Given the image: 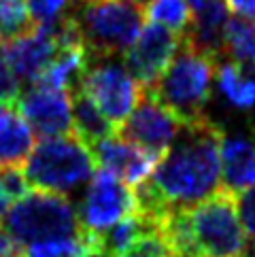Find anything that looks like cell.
<instances>
[{
	"label": "cell",
	"mask_w": 255,
	"mask_h": 257,
	"mask_svg": "<svg viewBox=\"0 0 255 257\" xmlns=\"http://www.w3.org/2000/svg\"><path fill=\"white\" fill-rule=\"evenodd\" d=\"M92 155L96 168L111 172L113 177L123 181L132 189H136L141 183L147 181L153 174V170L158 168V164L162 162V158L123 141L119 134H113L94 145Z\"/></svg>",
	"instance_id": "7c38bea8"
},
{
	"label": "cell",
	"mask_w": 255,
	"mask_h": 257,
	"mask_svg": "<svg viewBox=\"0 0 255 257\" xmlns=\"http://www.w3.org/2000/svg\"><path fill=\"white\" fill-rule=\"evenodd\" d=\"M5 229L20 244H36L56 238L79 236V217L66 196L30 191L9 208Z\"/></svg>",
	"instance_id": "8992f818"
},
{
	"label": "cell",
	"mask_w": 255,
	"mask_h": 257,
	"mask_svg": "<svg viewBox=\"0 0 255 257\" xmlns=\"http://www.w3.org/2000/svg\"><path fill=\"white\" fill-rule=\"evenodd\" d=\"M223 132L211 119L185 123L151 177L136 187V210L158 227L170 213L196 206L219 189Z\"/></svg>",
	"instance_id": "6da1fadb"
},
{
	"label": "cell",
	"mask_w": 255,
	"mask_h": 257,
	"mask_svg": "<svg viewBox=\"0 0 255 257\" xmlns=\"http://www.w3.org/2000/svg\"><path fill=\"white\" fill-rule=\"evenodd\" d=\"M145 15L149 17V22L160 24L181 36H185L189 30L191 15L187 0H151L145 7Z\"/></svg>",
	"instance_id": "7402d4cb"
},
{
	"label": "cell",
	"mask_w": 255,
	"mask_h": 257,
	"mask_svg": "<svg viewBox=\"0 0 255 257\" xmlns=\"http://www.w3.org/2000/svg\"><path fill=\"white\" fill-rule=\"evenodd\" d=\"M22 170L34 191L64 196L94 177L96 162L92 149L72 132L41 139Z\"/></svg>",
	"instance_id": "7a4b0ae2"
},
{
	"label": "cell",
	"mask_w": 255,
	"mask_h": 257,
	"mask_svg": "<svg viewBox=\"0 0 255 257\" xmlns=\"http://www.w3.org/2000/svg\"><path fill=\"white\" fill-rule=\"evenodd\" d=\"M189 5V30L187 43L194 49L219 60L223 53V30L227 24L225 0H187Z\"/></svg>",
	"instance_id": "5bb4252c"
},
{
	"label": "cell",
	"mask_w": 255,
	"mask_h": 257,
	"mask_svg": "<svg viewBox=\"0 0 255 257\" xmlns=\"http://www.w3.org/2000/svg\"><path fill=\"white\" fill-rule=\"evenodd\" d=\"M77 87L102 111L117 130L143 98V87L128 75L121 64L115 62H98L94 66L89 64Z\"/></svg>",
	"instance_id": "52a82bcc"
},
{
	"label": "cell",
	"mask_w": 255,
	"mask_h": 257,
	"mask_svg": "<svg viewBox=\"0 0 255 257\" xmlns=\"http://www.w3.org/2000/svg\"><path fill=\"white\" fill-rule=\"evenodd\" d=\"M153 229H158V225L136 210V213L123 217L121 221H117L113 227L104 229L102 234H98V242H100V249L106 255L123 257L128 253V249H130L141 236H145L147 232H153Z\"/></svg>",
	"instance_id": "d6986e66"
},
{
	"label": "cell",
	"mask_w": 255,
	"mask_h": 257,
	"mask_svg": "<svg viewBox=\"0 0 255 257\" xmlns=\"http://www.w3.org/2000/svg\"><path fill=\"white\" fill-rule=\"evenodd\" d=\"M36 30L26 0H0V45Z\"/></svg>",
	"instance_id": "44dd1931"
},
{
	"label": "cell",
	"mask_w": 255,
	"mask_h": 257,
	"mask_svg": "<svg viewBox=\"0 0 255 257\" xmlns=\"http://www.w3.org/2000/svg\"><path fill=\"white\" fill-rule=\"evenodd\" d=\"M0 185L5 187L11 200H22L26 194H30V185L24 177L22 168H0Z\"/></svg>",
	"instance_id": "484cf974"
},
{
	"label": "cell",
	"mask_w": 255,
	"mask_h": 257,
	"mask_svg": "<svg viewBox=\"0 0 255 257\" xmlns=\"http://www.w3.org/2000/svg\"><path fill=\"white\" fill-rule=\"evenodd\" d=\"M217 81H219L221 94L230 104L238 108L255 106V64H221Z\"/></svg>",
	"instance_id": "ac0fdd59"
},
{
	"label": "cell",
	"mask_w": 255,
	"mask_h": 257,
	"mask_svg": "<svg viewBox=\"0 0 255 257\" xmlns=\"http://www.w3.org/2000/svg\"><path fill=\"white\" fill-rule=\"evenodd\" d=\"M183 125L185 123L175 113L168 111L149 89L143 87V98L139 106L128 115V119L119 125L117 134L123 141L164 160V155L175 145Z\"/></svg>",
	"instance_id": "ba28073f"
},
{
	"label": "cell",
	"mask_w": 255,
	"mask_h": 257,
	"mask_svg": "<svg viewBox=\"0 0 255 257\" xmlns=\"http://www.w3.org/2000/svg\"><path fill=\"white\" fill-rule=\"evenodd\" d=\"M219 60L194 49L183 36L181 49L166 72L149 89L160 102L175 113L183 123L204 117V106L211 98V83Z\"/></svg>",
	"instance_id": "3957f363"
},
{
	"label": "cell",
	"mask_w": 255,
	"mask_h": 257,
	"mask_svg": "<svg viewBox=\"0 0 255 257\" xmlns=\"http://www.w3.org/2000/svg\"><path fill=\"white\" fill-rule=\"evenodd\" d=\"M51 28H36L34 32L22 36V39L3 45L5 58L11 64L17 79L34 83L43 75V70L51 64V60L56 58L58 45Z\"/></svg>",
	"instance_id": "4fadbf2b"
},
{
	"label": "cell",
	"mask_w": 255,
	"mask_h": 257,
	"mask_svg": "<svg viewBox=\"0 0 255 257\" xmlns=\"http://www.w3.org/2000/svg\"><path fill=\"white\" fill-rule=\"evenodd\" d=\"M255 185V145L247 139H227L221 143V183L230 194H240Z\"/></svg>",
	"instance_id": "9a60e30c"
},
{
	"label": "cell",
	"mask_w": 255,
	"mask_h": 257,
	"mask_svg": "<svg viewBox=\"0 0 255 257\" xmlns=\"http://www.w3.org/2000/svg\"><path fill=\"white\" fill-rule=\"evenodd\" d=\"M24 257H39V255H32V253H28V251H26V255Z\"/></svg>",
	"instance_id": "4dcf8cb0"
},
{
	"label": "cell",
	"mask_w": 255,
	"mask_h": 257,
	"mask_svg": "<svg viewBox=\"0 0 255 257\" xmlns=\"http://www.w3.org/2000/svg\"><path fill=\"white\" fill-rule=\"evenodd\" d=\"M123 257H175V255H172L168 242L164 240V236L160 234V229H153V232L141 236Z\"/></svg>",
	"instance_id": "603a6c76"
},
{
	"label": "cell",
	"mask_w": 255,
	"mask_h": 257,
	"mask_svg": "<svg viewBox=\"0 0 255 257\" xmlns=\"http://www.w3.org/2000/svg\"><path fill=\"white\" fill-rule=\"evenodd\" d=\"M36 145L30 123L17 108L0 111V168H22Z\"/></svg>",
	"instance_id": "2e32d148"
},
{
	"label": "cell",
	"mask_w": 255,
	"mask_h": 257,
	"mask_svg": "<svg viewBox=\"0 0 255 257\" xmlns=\"http://www.w3.org/2000/svg\"><path fill=\"white\" fill-rule=\"evenodd\" d=\"M119 3H125V5H132V7H139V9H143V7H147L151 0H119Z\"/></svg>",
	"instance_id": "f546056e"
},
{
	"label": "cell",
	"mask_w": 255,
	"mask_h": 257,
	"mask_svg": "<svg viewBox=\"0 0 255 257\" xmlns=\"http://www.w3.org/2000/svg\"><path fill=\"white\" fill-rule=\"evenodd\" d=\"M15 108L41 139L72 134V96L66 89L32 85L20 96Z\"/></svg>",
	"instance_id": "8fae6325"
},
{
	"label": "cell",
	"mask_w": 255,
	"mask_h": 257,
	"mask_svg": "<svg viewBox=\"0 0 255 257\" xmlns=\"http://www.w3.org/2000/svg\"><path fill=\"white\" fill-rule=\"evenodd\" d=\"M236 210H238L240 225L244 234L255 240V185L236 194Z\"/></svg>",
	"instance_id": "d4e9b609"
},
{
	"label": "cell",
	"mask_w": 255,
	"mask_h": 257,
	"mask_svg": "<svg viewBox=\"0 0 255 257\" xmlns=\"http://www.w3.org/2000/svg\"><path fill=\"white\" fill-rule=\"evenodd\" d=\"M191 257H242L247 234L240 225L234 194L217 189L213 196L183 210Z\"/></svg>",
	"instance_id": "277c9868"
},
{
	"label": "cell",
	"mask_w": 255,
	"mask_h": 257,
	"mask_svg": "<svg viewBox=\"0 0 255 257\" xmlns=\"http://www.w3.org/2000/svg\"><path fill=\"white\" fill-rule=\"evenodd\" d=\"M83 36L89 62L125 53L145 26V11L119 0H79L70 13Z\"/></svg>",
	"instance_id": "5b68a950"
},
{
	"label": "cell",
	"mask_w": 255,
	"mask_h": 257,
	"mask_svg": "<svg viewBox=\"0 0 255 257\" xmlns=\"http://www.w3.org/2000/svg\"><path fill=\"white\" fill-rule=\"evenodd\" d=\"M132 213H136V191L111 172H94L77 215L79 227L98 236Z\"/></svg>",
	"instance_id": "9c48e42d"
},
{
	"label": "cell",
	"mask_w": 255,
	"mask_h": 257,
	"mask_svg": "<svg viewBox=\"0 0 255 257\" xmlns=\"http://www.w3.org/2000/svg\"><path fill=\"white\" fill-rule=\"evenodd\" d=\"M24 255H26V246L17 242L5 227H0V257H24Z\"/></svg>",
	"instance_id": "4316f807"
},
{
	"label": "cell",
	"mask_w": 255,
	"mask_h": 257,
	"mask_svg": "<svg viewBox=\"0 0 255 257\" xmlns=\"http://www.w3.org/2000/svg\"><path fill=\"white\" fill-rule=\"evenodd\" d=\"M11 198H9V194L5 191V187L0 185V219H3L7 213H9V208H11Z\"/></svg>",
	"instance_id": "83f0119b"
},
{
	"label": "cell",
	"mask_w": 255,
	"mask_h": 257,
	"mask_svg": "<svg viewBox=\"0 0 255 257\" xmlns=\"http://www.w3.org/2000/svg\"><path fill=\"white\" fill-rule=\"evenodd\" d=\"M20 96H22L20 79H17V75L13 72L11 64L7 62L5 51L0 49V106L15 108Z\"/></svg>",
	"instance_id": "cb8c5ba5"
},
{
	"label": "cell",
	"mask_w": 255,
	"mask_h": 257,
	"mask_svg": "<svg viewBox=\"0 0 255 257\" xmlns=\"http://www.w3.org/2000/svg\"><path fill=\"white\" fill-rule=\"evenodd\" d=\"M183 36L160 24H145L130 49L123 53V68L141 87L156 85L181 49Z\"/></svg>",
	"instance_id": "30bf717a"
},
{
	"label": "cell",
	"mask_w": 255,
	"mask_h": 257,
	"mask_svg": "<svg viewBox=\"0 0 255 257\" xmlns=\"http://www.w3.org/2000/svg\"><path fill=\"white\" fill-rule=\"evenodd\" d=\"M72 96V132L83 141L89 149L100 141L117 134V127L102 115V111L89 100L79 87L70 91Z\"/></svg>",
	"instance_id": "e0dca14e"
},
{
	"label": "cell",
	"mask_w": 255,
	"mask_h": 257,
	"mask_svg": "<svg viewBox=\"0 0 255 257\" xmlns=\"http://www.w3.org/2000/svg\"><path fill=\"white\" fill-rule=\"evenodd\" d=\"M223 53L238 64H255V22L232 17L223 30Z\"/></svg>",
	"instance_id": "ffe728a7"
},
{
	"label": "cell",
	"mask_w": 255,
	"mask_h": 257,
	"mask_svg": "<svg viewBox=\"0 0 255 257\" xmlns=\"http://www.w3.org/2000/svg\"><path fill=\"white\" fill-rule=\"evenodd\" d=\"M242 257H255V251H253V253H251V255H242Z\"/></svg>",
	"instance_id": "1f68e13d"
},
{
	"label": "cell",
	"mask_w": 255,
	"mask_h": 257,
	"mask_svg": "<svg viewBox=\"0 0 255 257\" xmlns=\"http://www.w3.org/2000/svg\"><path fill=\"white\" fill-rule=\"evenodd\" d=\"M81 257H111V255H106L100 246H92V249H87V251H83V255Z\"/></svg>",
	"instance_id": "f1b7e54d"
}]
</instances>
